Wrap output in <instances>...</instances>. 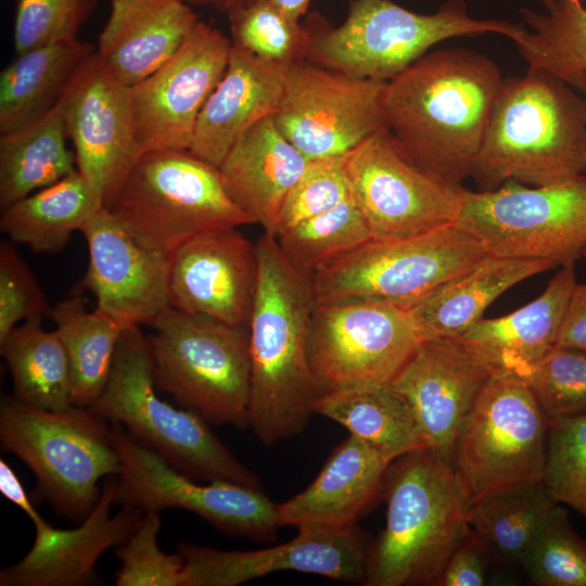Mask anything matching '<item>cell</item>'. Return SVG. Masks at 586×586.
Segmentation results:
<instances>
[{
	"label": "cell",
	"mask_w": 586,
	"mask_h": 586,
	"mask_svg": "<svg viewBox=\"0 0 586 586\" xmlns=\"http://www.w3.org/2000/svg\"><path fill=\"white\" fill-rule=\"evenodd\" d=\"M502 81L494 61L473 50L425 53L385 81L386 128L415 164L462 183L470 178Z\"/></svg>",
	"instance_id": "1"
},
{
	"label": "cell",
	"mask_w": 586,
	"mask_h": 586,
	"mask_svg": "<svg viewBox=\"0 0 586 586\" xmlns=\"http://www.w3.org/2000/svg\"><path fill=\"white\" fill-rule=\"evenodd\" d=\"M258 279L249 322L247 426L264 445L301 434L319 395L308 358L316 306L310 276L283 255L273 235L256 243Z\"/></svg>",
	"instance_id": "2"
},
{
	"label": "cell",
	"mask_w": 586,
	"mask_h": 586,
	"mask_svg": "<svg viewBox=\"0 0 586 586\" xmlns=\"http://www.w3.org/2000/svg\"><path fill=\"white\" fill-rule=\"evenodd\" d=\"M585 168V100L533 67L504 79L470 174L477 190L553 184Z\"/></svg>",
	"instance_id": "3"
},
{
	"label": "cell",
	"mask_w": 586,
	"mask_h": 586,
	"mask_svg": "<svg viewBox=\"0 0 586 586\" xmlns=\"http://www.w3.org/2000/svg\"><path fill=\"white\" fill-rule=\"evenodd\" d=\"M383 486L386 522L369 546L365 585H435L468 530L453 467L423 447L392 461Z\"/></svg>",
	"instance_id": "4"
},
{
	"label": "cell",
	"mask_w": 586,
	"mask_h": 586,
	"mask_svg": "<svg viewBox=\"0 0 586 586\" xmlns=\"http://www.w3.org/2000/svg\"><path fill=\"white\" fill-rule=\"evenodd\" d=\"M146 337L139 326L124 330L107 382L88 408L120 424L136 441L183 474L206 482L229 481L260 487L199 413L157 395Z\"/></svg>",
	"instance_id": "5"
},
{
	"label": "cell",
	"mask_w": 586,
	"mask_h": 586,
	"mask_svg": "<svg viewBox=\"0 0 586 586\" xmlns=\"http://www.w3.org/2000/svg\"><path fill=\"white\" fill-rule=\"evenodd\" d=\"M306 60L348 76L387 81L438 42L487 33L512 41L523 27L477 20L462 0H448L433 14L407 10L392 0H352L343 24L332 27L318 14L306 22Z\"/></svg>",
	"instance_id": "6"
},
{
	"label": "cell",
	"mask_w": 586,
	"mask_h": 586,
	"mask_svg": "<svg viewBox=\"0 0 586 586\" xmlns=\"http://www.w3.org/2000/svg\"><path fill=\"white\" fill-rule=\"evenodd\" d=\"M0 442L33 471L39 494L54 510L75 521L94 508L100 480L120 471L112 426L88 407L51 411L4 396Z\"/></svg>",
	"instance_id": "7"
},
{
	"label": "cell",
	"mask_w": 586,
	"mask_h": 586,
	"mask_svg": "<svg viewBox=\"0 0 586 586\" xmlns=\"http://www.w3.org/2000/svg\"><path fill=\"white\" fill-rule=\"evenodd\" d=\"M106 208L140 244L165 255L200 233L255 224L217 166L179 150L143 152Z\"/></svg>",
	"instance_id": "8"
},
{
	"label": "cell",
	"mask_w": 586,
	"mask_h": 586,
	"mask_svg": "<svg viewBox=\"0 0 586 586\" xmlns=\"http://www.w3.org/2000/svg\"><path fill=\"white\" fill-rule=\"evenodd\" d=\"M146 337L156 388L215 425L247 426L249 326H232L171 306Z\"/></svg>",
	"instance_id": "9"
},
{
	"label": "cell",
	"mask_w": 586,
	"mask_h": 586,
	"mask_svg": "<svg viewBox=\"0 0 586 586\" xmlns=\"http://www.w3.org/2000/svg\"><path fill=\"white\" fill-rule=\"evenodd\" d=\"M548 418L527 383L493 371L458 432L453 468L467 509L487 498L542 483Z\"/></svg>",
	"instance_id": "10"
},
{
	"label": "cell",
	"mask_w": 586,
	"mask_h": 586,
	"mask_svg": "<svg viewBox=\"0 0 586 586\" xmlns=\"http://www.w3.org/2000/svg\"><path fill=\"white\" fill-rule=\"evenodd\" d=\"M487 253L456 224L371 238L310 276L316 304L375 302L410 309Z\"/></svg>",
	"instance_id": "11"
},
{
	"label": "cell",
	"mask_w": 586,
	"mask_h": 586,
	"mask_svg": "<svg viewBox=\"0 0 586 586\" xmlns=\"http://www.w3.org/2000/svg\"><path fill=\"white\" fill-rule=\"evenodd\" d=\"M455 224L487 254L575 265L586 247V174L539 187L466 189Z\"/></svg>",
	"instance_id": "12"
},
{
	"label": "cell",
	"mask_w": 586,
	"mask_h": 586,
	"mask_svg": "<svg viewBox=\"0 0 586 586\" xmlns=\"http://www.w3.org/2000/svg\"><path fill=\"white\" fill-rule=\"evenodd\" d=\"M120 457L115 504L150 511L179 508L199 514L219 531L256 542H272L282 526L279 504L262 488L229 481L199 484L162 456L111 423Z\"/></svg>",
	"instance_id": "13"
},
{
	"label": "cell",
	"mask_w": 586,
	"mask_h": 586,
	"mask_svg": "<svg viewBox=\"0 0 586 586\" xmlns=\"http://www.w3.org/2000/svg\"><path fill=\"white\" fill-rule=\"evenodd\" d=\"M354 200L377 239L405 238L455 224L466 188L410 161L390 131L346 154Z\"/></svg>",
	"instance_id": "14"
},
{
	"label": "cell",
	"mask_w": 586,
	"mask_h": 586,
	"mask_svg": "<svg viewBox=\"0 0 586 586\" xmlns=\"http://www.w3.org/2000/svg\"><path fill=\"white\" fill-rule=\"evenodd\" d=\"M420 342L407 309L375 302L316 304L308 358L319 394L390 384Z\"/></svg>",
	"instance_id": "15"
},
{
	"label": "cell",
	"mask_w": 586,
	"mask_h": 586,
	"mask_svg": "<svg viewBox=\"0 0 586 586\" xmlns=\"http://www.w3.org/2000/svg\"><path fill=\"white\" fill-rule=\"evenodd\" d=\"M384 84L304 60L286 69L283 97L272 118L308 160L344 155L387 129Z\"/></svg>",
	"instance_id": "16"
},
{
	"label": "cell",
	"mask_w": 586,
	"mask_h": 586,
	"mask_svg": "<svg viewBox=\"0 0 586 586\" xmlns=\"http://www.w3.org/2000/svg\"><path fill=\"white\" fill-rule=\"evenodd\" d=\"M232 43L199 21L178 51L130 87L139 146L189 151L198 117L228 66Z\"/></svg>",
	"instance_id": "17"
},
{
	"label": "cell",
	"mask_w": 586,
	"mask_h": 586,
	"mask_svg": "<svg viewBox=\"0 0 586 586\" xmlns=\"http://www.w3.org/2000/svg\"><path fill=\"white\" fill-rule=\"evenodd\" d=\"M76 166L106 207L142 151L139 146L130 87L114 76L94 52L61 98Z\"/></svg>",
	"instance_id": "18"
},
{
	"label": "cell",
	"mask_w": 586,
	"mask_h": 586,
	"mask_svg": "<svg viewBox=\"0 0 586 586\" xmlns=\"http://www.w3.org/2000/svg\"><path fill=\"white\" fill-rule=\"evenodd\" d=\"M367 539L355 527H298L281 545L257 550H219L180 543L183 586H235L277 572L322 575L343 583L365 584Z\"/></svg>",
	"instance_id": "19"
},
{
	"label": "cell",
	"mask_w": 586,
	"mask_h": 586,
	"mask_svg": "<svg viewBox=\"0 0 586 586\" xmlns=\"http://www.w3.org/2000/svg\"><path fill=\"white\" fill-rule=\"evenodd\" d=\"M258 279L256 244L238 228L200 233L170 255V306L232 326H249Z\"/></svg>",
	"instance_id": "20"
},
{
	"label": "cell",
	"mask_w": 586,
	"mask_h": 586,
	"mask_svg": "<svg viewBox=\"0 0 586 586\" xmlns=\"http://www.w3.org/2000/svg\"><path fill=\"white\" fill-rule=\"evenodd\" d=\"M80 232L89 254L82 284L95 296L98 309L128 328L150 326L170 306V255L140 244L104 206Z\"/></svg>",
	"instance_id": "21"
},
{
	"label": "cell",
	"mask_w": 586,
	"mask_h": 586,
	"mask_svg": "<svg viewBox=\"0 0 586 586\" xmlns=\"http://www.w3.org/2000/svg\"><path fill=\"white\" fill-rule=\"evenodd\" d=\"M491 373L460 341L433 339L420 342L390 385L411 409L426 447L453 467L460 426Z\"/></svg>",
	"instance_id": "22"
},
{
	"label": "cell",
	"mask_w": 586,
	"mask_h": 586,
	"mask_svg": "<svg viewBox=\"0 0 586 586\" xmlns=\"http://www.w3.org/2000/svg\"><path fill=\"white\" fill-rule=\"evenodd\" d=\"M117 477H105L92 511L72 530L53 527L43 518L34 523L31 549L0 572L1 586H82L99 583L95 565L110 548L124 544L138 526L143 511L124 505L111 514Z\"/></svg>",
	"instance_id": "23"
},
{
	"label": "cell",
	"mask_w": 586,
	"mask_h": 586,
	"mask_svg": "<svg viewBox=\"0 0 586 586\" xmlns=\"http://www.w3.org/2000/svg\"><path fill=\"white\" fill-rule=\"evenodd\" d=\"M285 73L232 46L226 72L198 117L189 152L219 167L246 130L278 111Z\"/></svg>",
	"instance_id": "24"
},
{
	"label": "cell",
	"mask_w": 586,
	"mask_h": 586,
	"mask_svg": "<svg viewBox=\"0 0 586 586\" xmlns=\"http://www.w3.org/2000/svg\"><path fill=\"white\" fill-rule=\"evenodd\" d=\"M111 3L95 52L105 67L129 87L167 62L199 22L182 0H111Z\"/></svg>",
	"instance_id": "25"
},
{
	"label": "cell",
	"mask_w": 586,
	"mask_h": 586,
	"mask_svg": "<svg viewBox=\"0 0 586 586\" xmlns=\"http://www.w3.org/2000/svg\"><path fill=\"white\" fill-rule=\"evenodd\" d=\"M308 162L268 116L238 139L218 168L232 200L276 237L286 196Z\"/></svg>",
	"instance_id": "26"
},
{
	"label": "cell",
	"mask_w": 586,
	"mask_h": 586,
	"mask_svg": "<svg viewBox=\"0 0 586 586\" xmlns=\"http://www.w3.org/2000/svg\"><path fill=\"white\" fill-rule=\"evenodd\" d=\"M391 461L349 435L307 488L279 504L282 525L354 527L383 485Z\"/></svg>",
	"instance_id": "27"
},
{
	"label": "cell",
	"mask_w": 586,
	"mask_h": 586,
	"mask_svg": "<svg viewBox=\"0 0 586 586\" xmlns=\"http://www.w3.org/2000/svg\"><path fill=\"white\" fill-rule=\"evenodd\" d=\"M575 265L560 266L543 293L501 317L482 318L456 340L493 371L523 378L553 346L576 284Z\"/></svg>",
	"instance_id": "28"
},
{
	"label": "cell",
	"mask_w": 586,
	"mask_h": 586,
	"mask_svg": "<svg viewBox=\"0 0 586 586\" xmlns=\"http://www.w3.org/2000/svg\"><path fill=\"white\" fill-rule=\"evenodd\" d=\"M559 267L543 259L486 254L408 309L420 341L457 339L483 318L486 308L519 282Z\"/></svg>",
	"instance_id": "29"
},
{
	"label": "cell",
	"mask_w": 586,
	"mask_h": 586,
	"mask_svg": "<svg viewBox=\"0 0 586 586\" xmlns=\"http://www.w3.org/2000/svg\"><path fill=\"white\" fill-rule=\"evenodd\" d=\"M313 411L341 424L391 462L426 447L411 409L390 384L324 391Z\"/></svg>",
	"instance_id": "30"
},
{
	"label": "cell",
	"mask_w": 586,
	"mask_h": 586,
	"mask_svg": "<svg viewBox=\"0 0 586 586\" xmlns=\"http://www.w3.org/2000/svg\"><path fill=\"white\" fill-rule=\"evenodd\" d=\"M78 38L15 54L0 75V132L23 126L54 107L94 53Z\"/></svg>",
	"instance_id": "31"
},
{
	"label": "cell",
	"mask_w": 586,
	"mask_h": 586,
	"mask_svg": "<svg viewBox=\"0 0 586 586\" xmlns=\"http://www.w3.org/2000/svg\"><path fill=\"white\" fill-rule=\"evenodd\" d=\"M67 137L61 101L36 119L0 132L1 209L77 169Z\"/></svg>",
	"instance_id": "32"
},
{
	"label": "cell",
	"mask_w": 586,
	"mask_h": 586,
	"mask_svg": "<svg viewBox=\"0 0 586 586\" xmlns=\"http://www.w3.org/2000/svg\"><path fill=\"white\" fill-rule=\"evenodd\" d=\"M104 206L76 169L58 182L1 209L0 230L35 253L62 251L75 230Z\"/></svg>",
	"instance_id": "33"
},
{
	"label": "cell",
	"mask_w": 586,
	"mask_h": 586,
	"mask_svg": "<svg viewBox=\"0 0 586 586\" xmlns=\"http://www.w3.org/2000/svg\"><path fill=\"white\" fill-rule=\"evenodd\" d=\"M31 317L0 341L13 383V397L28 406L64 411L74 406L69 358L55 330Z\"/></svg>",
	"instance_id": "34"
},
{
	"label": "cell",
	"mask_w": 586,
	"mask_h": 586,
	"mask_svg": "<svg viewBox=\"0 0 586 586\" xmlns=\"http://www.w3.org/2000/svg\"><path fill=\"white\" fill-rule=\"evenodd\" d=\"M49 316L69 358L73 404L89 407L107 382L126 327L98 308L89 311L79 296L55 303Z\"/></svg>",
	"instance_id": "35"
},
{
	"label": "cell",
	"mask_w": 586,
	"mask_h": 586,
	"mask_svg": "<svg viewBox=\"0 0 586 586\" xmlns=\"http://www.w3.org/2000/svg\"><path fill=\"white\" fill-rule=\"evenodd\" d=\"M546 14L522 9L530 30L513 40L528 64L571 88H586V9L579 0H542Z\"/></svg>",
	"instance_id": "36"
},
{
	"label": "cell",
	"mask_w": 586,
	"mask_h": 586,
	"mask_svg": "<svg viewBox=\"0 0 586 586\" xmlns=\"http://www.w3.org/2000/svg\"><path fill=\"white\" fill-rule=\"evenodd\" d=\"M556 504L537 483L470 506L467 523L496 560L521 565Z\"/></svg>",
	"instance_id": "37"
},
{
	"label": "cell",
	"mask_w": 586,
	"mask_h": 586,
	"mask_svg": "<svg viewBox=\"0 0 586 586\" xmlns=\"http://www.w3.org/2000/svg\"><path fill=\"white\" fill-rule=\"evenodd\" d=\"M275 238L285 258L297 270L311 276L373 237L351 195L335 207L298 222Z\"/></svg>",
	"instance_id": "38"
},
{
	"label": "cell",
	"mask_w": 586,
	"mask_h": 586,
	"mask_svg": "<svg viewBox=\"0 0 586 586\" xmlns=\"http://www.w3.org/2000/svg\"><path fill=\"white\" fill-rule=\"evenodd\" d=\"M231 43L258 60L288 69L307 58L310 33L269 0H255L229 12Z\"/></svg>",
	"instance_id": "39"
},
{
	"label": "cell",
	"mask_w": 586,
	"mask_h": 586,
	"mask_svg": "<svg viewBox=\"0 0 586 586\" xmlns=\"http://www.w3.org/2000/svg\"><path fill=\"white\" fill-rule=\"evenodd\" d=\"M537 586H586V540L556 504L521 564Z\"/></svg>",
	"instance_id": "40"
},
{
	"label": "cell",
	"mask_w": 586,
	"mask_h": 586,
	"mask_svg": "<svg viewBox=\"0 0 586 586\" xmlns=\"http://www.w3.org/2000/svg\"><path fill=\"white\" fill-rule=\"evenodd\" d=\"M542 483L555 502L586 515V415L548 418Z\"/></svg>",
	"instance_id": "41"
},
{
	"label": "cell",
	"mask_w": 586,
	"mask_h": 586,
	"mask_svg": "<svg viewBox=\"0 0 586 586\" xmlns=\"http://www.w3.org/2000/svg\"><path fill=\"white\" fill-rule=\"evenodd\" d=\"M522 379L547 418L586 415V351L553 346Z\"/></svg>",
	"instance_id": "42"
},
{
	"label": "cell",
	"mask_w": 586,
	"mask_h": 586,
	"mask_svg": "<svg viewBox=\"0 0 586 586\" xmlns=\"http://www.w3.org/2000/svg\"><path fill=\"white\" fill-rule=\"evenodd\" d=\"M161 523L158 511H144L135 532L118 546L116 586H183L184 559L179 551L169 555L161 550Z\"/></svg>",
	"instance_id": "43"
},
{
	"label": "cell",
	"mask_w": 586,
	"mask_h": 586,
	"mask_svg": "<svg viewBox=\"0 0 586 586\" xmlns=\"http://www.w3.org/2000/svg\"><path fill=\"white\" fill-rule=\"evenodd\" d=\"M97 0H16L13 21L15 54L77 38Z\"/></svg>",
	"instance_id": "44"
},
{
	"label": "cell",
	"mask_w": 586,
	"mask_h": 586,
	"mask_svg": "<svg viewBox=\"0 0 586 586\" xmlns=\"http://www.w3.org/2000/svg\"><path fill=\"white\" fill-rule=\"evenodd\" d=\"M351 195L346 154L309 160L286 196L277 234L335 207Z\"/></svg>",
	"instance_id": "45"
},
{
	"label": "cell",
	"mask_w": 586,
	"mask_h": 586,
	"mask_svg": "<svg viewBox=\"0 0 586 586\" xmlns=\"http://www.w3.org/2000/svg\"><path fill=\"white\" fill-rule=\"evenodd\" d=\"M51 306L33 271L13 244L0 242V341L31 317L49 315Z\"/></svg>",
	"instance_id": "46"
},
{
	"label": "cell",
	"mask_w": 586,
	"mask_h": 586,
	"mask_svg": "<svg viewBox=\"0 0 586 586\" xmlns=\"http://www.w3.org/2000/svg\"><path fill=\"white\" fill-rule=\"evenodd\" d=\"M486 548L468 526L440 574L437 586H482L486 584Z\"/></svg>",
	"instance_id": "47"
},
{
	"label": "cell",
	"mask_w": 586,
	"mask_h": 586,
	"mask_svg": "<svg viewBox=\"0 0 586 586\" xmlns=\"http://www.w3.org/2000/svg\"><path fill=\"white\" fill-rule=\"evenodd\" d=\"M555 346L586 351V283L574 285L566 303Z\"/></svg>",
	"instance_id": "48"
},
{
	"label": "cell",
	"mask_w": 586,
	"mask_h": 586,
	"mask_svg": "<svg viewBox=\"0 0 586 586\" xmlns=\"http://www.w3.org/2000/svg\"><path fill=\"white\" fill-rule=\"evenodd\" d=\"M0 492L25 512L33 523L42 518L28 498L20 477L3 459L0 460Z\"/></svg>",
	"instance_id": "49"
},
{
	"label": "cell",
	"mask_w": 586,
	"mask_h": 586,
	"mask_svg": "<svg viewBox=\"0 0 586 586\" xmlns=\"http://www.w3.org/2000/svg\"><path fill=\"white\" fill-rule=\"evenodd\" d=\"M280 12L294 22L307 12L310 0H269Z\"/></svg>",
	"instance_id": "50"
},
{
	"label": "cell",
	"mask_w": 586,
	"mask_h": 586,
	"mask_svg": "<svg viewBox=\"0 0 586 586\" xmlns=\"http://www.w3.org/2000/svg\"><path fill=\"white\" fill-rule=\"evenodd\" d=\"M184 2H196L202 4H212L220 10L229 12L238 7L247 4L255 0H182Z\"/></svg>",
	"instance_id": "51"
},
{
	"label": "cell",
	"mask_w": 586,
	"mask_h": 586,
	"mask_svg": "<svg viewBox=\"0 0 586 586\" xmlns=\"http://www.w3.org/2000/svg\"><path fill=\"white\" fill-rule=\"evenodd\" d=\"M582 258H585V259H586V247H585V250L583 251Z\"/></svg>",
	"instance_id": "52"
},
{
	"label": "cell",
	"mask_w": 586,
	"mask_h": 586,
	"mask_svg": "<svg viewBox=\"0 0 586 586\" xmlns=\"http://www.w3.org/2000/svg\"><path fill=\"white\" fill-rule=\"evenodd\" d=\"M584 92H585V94H586V88H585V91H584ZM585 105H586V99H585ZM585 174H586V168H585Z\"/></svg>",
	"instance_id": "53"
}]
</instances>
